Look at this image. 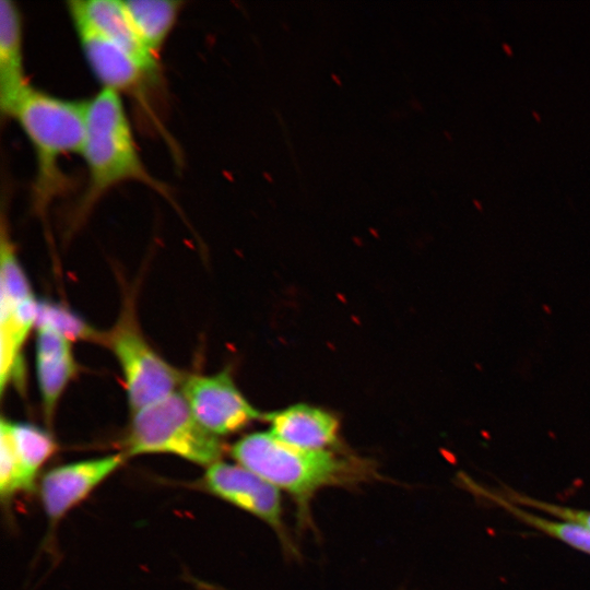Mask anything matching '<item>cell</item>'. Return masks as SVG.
I'll list each match as a JSON object with an SVG mask.
<instances>
[{
	"label": "cell",
	"instance_id": "cell-11",
	"mask_svg": "<svg viewBox=\"0 0 590 590\" xmlns=\"http://www.w3.org/2000/svg\"><path fill=\"white\" fill-rule=\"evenodd\" d=\"M67 9L70 16L82 20L158 75V59L141 42L122 0H71L67 2Z\"/></svg>",
	"mask_w": 590,
	"mask_h": 590
},
{
	"label": "cell",
	"instance_id": "cell-2",
	"mask_svg": "<svg viewBox=\"0 0 590 590\" xmlns=\"http://www.w3.org/2000/svg\"><path fill=\"white\" fill-rule=\"evenodd\" d=\"M14 119L35 157L31 186L32 211L45 216L50 204L71 186L61 169V157L81 153L85 137V101L58 97L31 86L14 106Z\"/></svg>",
	"mask_w": 590,
	"mask_h": 590
},
{
	"label": "cell",
	"instance_id": "cell-19",
	"mask_svg": "<svg viewBox=\"0 0 590 590\" xmlns=\"http://www.w3.org/2000/svg\"><path fill=\"white\" fill-rule=\"evenodd\" d=\"M23 491L22 473L5 423L0 424V496L9 504L17 492ZM24 492V491H23Z\"/></svg>",
	"mask_w": 590,
	"mask_h": 590
},
{
	"label": "cell",
	"instance_id": "cell-4",
	"mask_svg": "<svg viewBox=\"0 0 590 590\" xmlns=\"http://www.w3.org/2000/svg\"><path fill=\"white\" fill-rule=\"evenodd\" d=\"M131 416L123 442L126 457L166 453L205 468L221 461L223 442L197 421L180 391Z\"/></svg>",
	"mask_w": 590,
	"mask_h": 590
},
{
	"label": "cell",
	"instance_id": "cell-10",
	"mask_svg": "<svg viewBox=\"0 0 590 590\" xmlns=\"http://www.w3.org/2000/svg\"><path fill=\"white\" fill-rule=\"evenodd\" d=\"M0 292V388L3 394L8 382L23 378L20 353L36 326L38 300L32 291Z\"/></svg>",
	"mask_w": 590,
	"mask_h": 590
},
{
	"label": "cell",
	"instance_id": "cell-20",
	"mask_svg": "<svg viewBox=\"0 0 590 590\" xmlns=\"http://www.w3.org/2000/svg\"><path fill=\"white\" fill-rule=\"evenodd\" d=\"M498 492L504 497L519 506L526 507L528 509L538 510L553 518L577 523L590 530V510L573 508L541 500L506 486L498 489Z\"/></svg>",
	"mask_w": 590,
	"mask_h": 590
},
{
	"label": "cell",
	"instance_id": "cell-9",
	"mask_svg": "<svg viewBox=\"0 0 590 590\" xmlns=\"http://www.w3.org/2000/svg\"><path fill=\"white\" fill-rule=\"evenodd\" d=\"M126 456L115 453L72 462L50 469L39 484L40 500L51 526L84 500L123 463Z\"/></svg>",
	"mask_w": 590,
	"mask_h": 590
},
{
	"label": "cell",
	"instance_id": "cell-18",
	"mask_svg": "<svg viewBox=\"0 0 590 590\" xmlns=\"http://www.w3.org/2000/svg\"><path fill=\"white\" fill-rule=\"evenodd\" d=\"M37 324H48L70 341L104 343V333L87 324L79 315L61 304L38 300Z\"/></svg>",
	"mask_w": 590,
	"mask_h": 590
},
{
	"label": "cell",
	"instance_id": "cell-12",
	"mask_svg": "<svg viewBox=\"0 0 590 590\" xmlns=\"http://www.w3.org/2000/svg\"><path fill=\"white\" fill-rule=\"evenodd\" d=\"M36 328L37 381L44 414L50 423L61 394L78 373V365L69 339L48 324Z\"/></svg>",
	"mask_w": 590,
	"mask_h": 590
},
{
	"label": "cell",
	"instance_id": "cell-21",
	"mask_svg": "<svg viewBox=\"0 0 590 590\" xmlns=\"http://www.w3.org/2000/svg\"><path fill=\"white\" fill-rule=\"evenodd\" d=\"M542 309H543V311H544L545 314H547V315H551V314H552V308H551V306H548V305H546V304H544V305L542 306Z\"/></svg>",
	"mask_w": 590,
	"mask_h": 590
},
{
	"label": "cell",
	"instance_id": "cell-14",
	"mask_svg": "<svg viewBox=\"0 0 590 590\" xmlns=\"http://www.w3.org/2000/svg\"><path fill=\"white\" fill-rule=\"evenodd\" d=\"M31 87L23 58V24L19 7L12 0H0V110L8 117Z\"/></svg>",
	"mask_w": 590,
	"mask_h": 590
},
{
	"label": "cell",
	"instance_id": "cell-8",
	"mask_svg": "<svg viewBox=\"0 0 590 590\" xmlns=\"http://www.w3.org/2000/svg\"><path fill=\"white\" fill-rule=\"evenodd\" d=\"M85 60L103 85L120 95L127 94L151 110L145 90L157 76L125 49L102 36L82 20L70 16Z\"/></svg>",
	"mask_w": 590,
	"mask_h": 590
},
{
	"label": "cell",
	"instance_id": "cell-15",
	"mask_svg": "<svg viewBox=\"0 0 590 590\" xmlns=\"http://www.w3.org/2000/svg\"><path fill=\"white\" fill-rule=\"evenodd\" d=\"M462 481H464L467 488L475 496L491 502L522 523L590 555V530L574 522L538 515L526 507L510 502L498 489L487 488L469 477L463 476Z\"/></svg>",
	"mask_w": 590,
	"mask_h": 590
},
{
	"label": "cell",
	"instance_id": "cell-13",
	"mask_svg": "<svg viewBox=\"0 0 590 590\" xmlns=\"http://www.w3.org/2000/svg\"><path fill=\"white\" fill-rule=\"evenodd\" d=\"M263 418L275 438L295 448L328 450L338 440V420L319 408L294 404L266 413Z\"/></svg>",
	"mask_w": 590,
	"mask_h": 590
},
{
	"label": "cell",
	"instance_id": "cell-1",
	"mask_svg": "<svg viewBox=\"0 0 590 590\" xmlns=\"http://www.w3.org/2000/svg\"><path fill=\"white\" fill-rule=\"evenodd\" d=\"M80 154L87 181L72 209L69 229L79 227L106 192L126 181L141 182L173 201L167 186L142 162L119 93L102 87L85 101V137Z\"/></svg>",
	"mask_w": 590,
	"mask_h": 590
},
{
	"label": "cell",
	"instance_id": "cell-17",
	"mask_svg": "<svg viewBox=\"0 0 590 590\" xmlns=\"http://www.w3.org/2000/svg\"><path fill=\"white\" fill-rule=\"evenodd\" d=\"M22 473L23 491L30 492L42 467L55 453L57 444L49 432L30 423L7 421Z\"/></svg>",
	"mask_w": 590,
	"mask_h": 590
},
{
	"label": "cell",
	"instance_id": "cell-7",
	"mask_svg": "<svg viewBox=\"0 0 590 590\" xmlns=\"http://www.w3.org/2000/svg\"><path fill=\"white\" fill-rule=\"evenodd\" d=\"M202 484L214 496L269 524L282 543L291 546L283 522L280 489L274 485L238 463L222 460L206 468Z\"/></svg>",
	"mask_w": 590,
	"mask_h": 590
},
{
	"label": "cell",
	"instance_id": "cell-5",
	"mask_svg": "<svg viewBox=\"0 0 590 590\" xmlns=\"http://www.w3.org/2000/svg\"><path fill=\"white\" fill-rule=\"evenodd\" d=\"M103 344L113 351L120 365L131 413L178 391L185 380L182 371L167 363L145 340L130 306L104 333Z\"/></svg>",
	"mask_w": 590,
	"mask_h": 590
},
{
	"label": "cell",
	"instance_id": "cell-22",
	"mask_svg": "<svg viewBox=\"0 0 590 590\" xmlns=\"http://www.w3.org/2000/svg\"><path fill=\"white\" fill-rule=\"evenodd\" d=\"M475 366H476V368H477L479 370H481V371L483 370V366H482V365L475 364Z\"/></svg>",
	"mask_w": 590,
	"mask_h": 590
},
{
	"label": "cell",
	"instance_id": "cell-3",
	"mask_svg": "<svg viewBox=\"0 0 590 590\" xmlns=\"http://www.w3.org/2000/svg\"><path fill=\"white\" fill-rule=\"evenodd\" d=\"M238 464L288 493L306 514L310 499L322 487L359 482L365 463L341 458L330 450H304L286 445L270 432L251 433L231 448Z\"/></svg>",
	"mask_w": 590,
	"mask_h": 590
},
{
	"label": "cell",
	"instance_id": "cell-6",
	"mask_svg": "<svg viewBox=\"0 0 590 590\" xmlns=\"http://www.w3.org/2000/svg\"><path fill=\"white\" fill-rule=\"evenodd\" d=\"M180 392L197 421L217 437L264 417L244 397L227 369L214 375L186 376Z\"/></svg>",
	"mask_w": 590,
	"mask_h": 590
},
{
	"label": "cell",
	"instance_id": "cell-16",
	"mask_svg": "<svg viewBox=\"0 0 590 590\" xmlns=\"http://www.w3.org/2000/svg\"><path fill=\"white\" fill-rule=\"evenodd\" d=\"M127 13L148 51L158 59L182 9L181 0H123Z\"/></svg>",
	"mask_w": 590,
	"mask_h": 590
}]
</instances>
